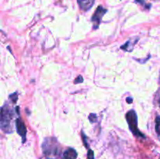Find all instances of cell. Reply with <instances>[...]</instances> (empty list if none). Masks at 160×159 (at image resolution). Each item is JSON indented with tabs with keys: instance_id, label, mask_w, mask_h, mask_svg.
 Returning a JSON list of instances; mask_svg holds the SVG:
<instances>
[{
	"instance_id": "6da1fadb",
	"label": "cell",
	"mask_w": 160,
	"mask_h": 159,
	"mask_svg": "<svg viewBox=\"0 0 160 159\" xmlns=\"http://www.w3.org/2000/svg\"><path fill=\"white\" fill-rule=\"evenodd\" d=\"M13 116V113H12V110L8 107V105H4L2 108L1 110V128L5 132H12L11 130V125L10 121Z\"/></svg>"
},
{
	"instance_id": "7a4b0ae2",
	"label": "cell",
	"mask_w": 160,
	"mask_h": 159,
	"mask_svg": "<svg viewBox=\"0 0 160 159\" xmlns=\"http://www.w3.org/2000/svg\"><path fill=\"white\" fill-rule=\"evenodd\" d=\"M126 118L128 121V126H129L130 129L133 134L137 137H145V135L139 131L138 128V117L137 114L134 110H130L128 113L126 114Z\"/></svg>"
},
{
	"instance_id": "3957f363",
	"label": "cell",
	"mask_w": 160,
	"mask_h": 159,
	"mask_svg": "<svg viewBox=\"0 0 160 159\" xmlns=\"http://www.w3.org/2000/svg\"><path fill=\"white\" fill-rule=\"evenodd\" d=\"M49 141H47L45 139V143H43V151L45 155H56L58 154V147L56 146V141L51 142L52 138H48Z\"/></svg>"
},
{
	"instance_id": "277c9868",
	"label": "cell",
	"mask_w": 160,
	"mask_h": 159,
	"mask_svg": "<svg viewBox=\"0 0 160 159\" xmlns=\"http://www.w3.org/2000/svg\"><path fill=\"white\" fill-rule=\"evenodd\" d=\"M106 12H107V10H106V9H104L102 6H98V7L97 8L95 13L92 16V22H93L94 23V28H95V29H97V28L98 27V26H99L100 23H101L102 21V17L105 15V13H106Z\"/></svg>"
},
{
	"instance_id": "5b68a950",
	"label": "cell",
	"mask_w": 160,
	"mask_h": 159,
	"mask_svg": "<svg viewBox=\"0 0 160 159\" xmlns=\"http://www.w3.org/2000/svg\"><path fill=\"white\" fill-rule=\"evenodd\" d=\"M16 128H17V133L22 137L23 142H24L25 140H26L27 129L24 123H23V121H22L20 118H17V119L16 120Z\"/></svg>"
},
{
	"instance_id": "8992f818",
	"label": "cell",
	"mask_w": 160,
	"mask_h": 159,
	"mask_svg": "<svg viewBox=\"0 0 160 159\" xmlns=\"http://www.w3.org/2000/svg\"><path fill=\"white\" fill-rule=\"evenodd\" d=\"M95 0H78V3L82 10L87 11L93 6Z\"/></svg>"
},
{
	"instance_id": "52a82bcc",
	"label": "cell",
	"mask_w": 160,
	"mask_h": 159,
	"mask_svg": "<svg viewBox=\"0 0 160 159\" xmlns=\"http://www.w3.org/2000/svg\"><path fill=\"white\" fill-rule=\"evenodd\" d=\"M63 159H76L78 157V153L73 148H68L63 153Z\"/></svg>"
},
{
	"instance_id": "ba28073f",
	"label": "cell",
	"mask_w": 160,
	"mask_h": 159,
	"mask_svg": "<svg viewBox=\"0 0 160 159\" xmlns=\"http://www.w3.org/2000/svg\"><path fill=\"white\" fill-rule=\"evenodd\" d=\"M156 131L158 135L160 136V117L157 116L156 118Z\"/></svg>"
},
{
	"instance_id": "9c48e42d",
	"label": "cell",
	"mask_w": 160,
	"mask_h": 159,
	"mask_svg": "<svg viewBox=\"0 0 160 159\" xmlns=\"http://www.w3.org/2000/svg\"><path fill=\"white\" fill-rule=\"evenodd\" d=\"M88 159H95L94 152L91 149H88Z\"/></svg>"
},
{
	"instance_id": "30bf717a",
	"label": "cell",
	"mask_w": 160,
	"mask_h": 159,
	"mask_svg": "<svg viewBox=\"0 0 160 159\" xmlns=\"http://www.w3.org/2000/svg\"><path fill=\"white\" fill-rule=\"evenodd\" d=\"M81 82H83V77L81 76H78V77L74 81L75 84H78V83H81Z\"/></svg>"
},
{
	"instance_id": "8fae6325",
	"label": "cell",
	"mask_w": 160,
	"mask_h": 159,
	"mask_svg": "<svg viewBox=\"0 0 160 159\" xmlns=\"http://www.w3.org/2000/svg\"><path fill=\"white\" fill-rule=\"evenodd\" d=\"M127 101H128V103H131V102H132L133 100H132V98H128V99H127Z\"/></svg>"
},
{
	"instance_id": "7c38bea8",
	"label": "cell",
	"mask_w": 160,
	"mask_h": 159,
	"mask_svg": "<svg viewBox=\"0 0 160 159\" xmlns=\"http://www.w3.org/2000/svg\"><path fill=\"white\" fill-rule=\"evenodd\" d=\"M159 159H160V158H159Z\"/></svg>"
}]
</instances>
